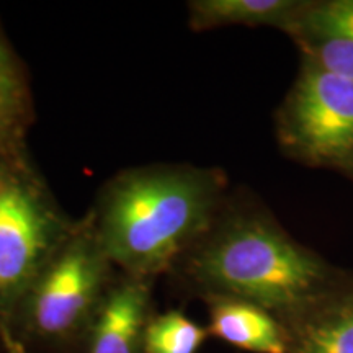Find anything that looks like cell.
I'll list each match as a JSON object with an SVG mask.
<instances>
[{
  "instance_id": "obj_10",
  "label": "cell",
  "mask_w": 353,
  "mask_h": 353,
  "mask_svg": "<svg viewBox=\"0 0 353 353\" xmlns=\"http://www.w3.org/2000/svg\"><path fill=\"white\" fill-rule=\"evenodd\" d=\"M283 325L285 353H353V281Z\"/></svg>"
},
{
  "instance_id": "obj_5",
  "label": "cell",
  "mask_w": 353,
  "mask_h": 353,
  "mask_svg": "<svg viewBox=\"0 0 353 353\" xmlns=\"http://www.w3.org/2000/svg\"><path fill=\"white\" fill-rule=\"evenodd\" d=\"M275 136L291 161L353 179V81L301 57L276 108Z\"/></svg>"
},
{
  "instance_id": "obj_8",
  "label": "cell",
  "mask_w": 353,
  "mask_h": 353,
  "mask_svg": "<svg viewBox=\"0 0 353 353\" xmlns=\"http://www.w3.org/2000/svg\"><path fill=\"white\" fill-rule=\"evenodd\" d=\"M208 311L210 337L250 353H285L286 330L281 321L257 304L236 298L203 299Z\"/></svg>"
},
{
  "instance_id": "obj_3",
  "label": "cell",
  "mask_w": 353,
  "mask_h": 353,
  "mask_svg": "<svg viewBox=\"0 0 353 353\" xmlns=\"http://www.w3.org/2000/svg\"><path fill=\"white\" fill-rule=\"evenodd\" d=\"M118 273L87 211L17 303L2 341L32 353H81Z\"/></svg>"
},
{
  "instance_id": "obj_14",
  "label": "cell",
  "mask_w": 353,
  "mask_h": 353,
  "mask_svg": "<svg viewBox=\"0 0 353 353\" xmlns=\"http://www.w3.org/2000/svg\"><path fill=\"white\" fill-rule=\"evenodd\" d=\"M0 353H6V345H3L2 335H0Z\"/></svg>"
},
{
  "instance_id": "obj_6",
  "label": "cell",
  "mask_w": 353,
  "mask_h": 353,
  "mask_svg": "<svg viewBox=\"0 0 353 353\" xmlns=\"http://www.w3.org/2000/svg\"><path fill=\"white\" fill-rule=\"evenodd\" d=\"M154 285L118 273L83 339L81 353H144V332L154 307Z\"/></svg>"
},
{
  "instance_id": "obj_9",
  "label": "cell",
  "mask_w": 353,
  "mask_h": 353,
  "mask_svg": "<svg viewBox=\"0 0 353 353\" xmlns=\"http://www.w3.org/2000/svg\"><path fill=\"white\" fill-rule=\"evenodd\" d=\"M37 121L28 68L0 23V152L28 154V134Z\"/></svg>"
},
{
  "instance_id": "obj_11",
  "label": "cell",
  "mask_w": 353,
  "mask_h": 353,
  "mask_svg": "<svg viewBox=\"0 0 353 353\" xmlns=\"http://www.w3.org/2000/svg\"><path fill=\"white\" fill-rule=\"evenodd\" d=\"M306 6L307 0H192L187 3V20L195 33L267 26L288 34Z\"/></svg>"
},
{
  "instance_id": "obj_2",
  "label": "cell",
  "mask_w": 353,
  "mask_h": 353,
  "mask_svg": "<svg viewBox=\"0 0 353 353\" xmlns=\"http://www.w3.org/2000/svg\"><path fill=\"white\" fill-rule=\"evenodd\" d=\"M229 195L219 167L159 162L110 176L88 214L118 272L156 281L205 236Z\"/></svg>"
},
{
  "instance_id": "obj_12",
  "label": "cell",
  "mask_w": 353,
  "mask_h": 353,
  "mask_svg": "<svg viewBox=\"0 0 353 353\" xmlns=\"http://www.w3.org/2000/svg\"><path fill=\"white\" fill-rule=\"evenodd\" d=\"M208 337L206 325L179 309L156 311L145 325L144 353H198Z\"/></svg>"
},
{
  "instance_id": "obj_1",
  "label": "cell",
  "mask_w": 353,
  "mask_h": 353,
  "mask_svg": "<svg viewBox=\"0 0 353 353\" xmlns=\"http://www.w3.org/2000/svg\"><path fill=\"white\" fill-rule=\"evenodd\" d=\"M169 278L188 296L242 299L285 324L347 288L353 272L294 239L262 201L241 190L231 192Z\"/></svg>"
},
{
  "instance_id": "obj_7",
  "label": "cell",
  "mask_w": 353,
  "mask_h": 353,
  "mask_svg": "<svg viewBox=\"0 0 353 353\" xmlns=\"http://www.w3.org/2000/svg\"><path fill=\"white\" fill-rule=\"evenodd\" d=\"M288 37L301 57L353 81V0H307Z\"/></svg>"
},
{
  "instance_id": "obj_13",
  "label": "cell",
  "mask_w": 353,
  "mask_h": 353,
  "mask_svg": "<svg viewBox=\"0 0 353 353\" xmlns=\"http://www.w3.org/2000/svg\"><path fill=\"white\" fill-rule=\"evenodd\" d=\"M3 345H6V353H32V352L25 350L23 347L17 345V343H13V342H3Z\"/></svg>"
},
{
  "instance_id": "obj_4",
  "label": "cell",
  "mask_w": 353,
  "mask_h": 353,
  "mask_svg": "<svg viewBox=\"0 0 353 353\" xmlns=\"http://www.w3.org/2000/svg\"><path fill=\"white\" fill-rule=\"evenodd\" d=\"M76 226L30 152H0V335L17 303Z\"/></svg>"
}]
</instances>
